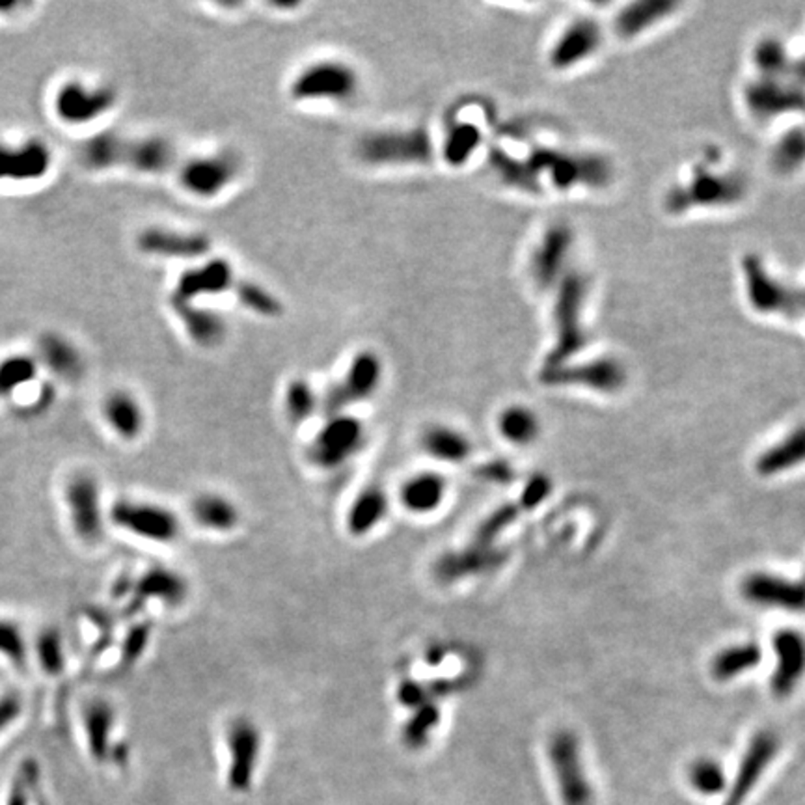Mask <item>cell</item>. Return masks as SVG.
I'll return each mask as SVG.
<instances>
[{
  "label": "cell",
  "instance_id": "cell-1",
  "mask_svg": "<svg viewBox=\"0 0 805 805\" xmlns=\"http://www.w3.org/2000/svg\"><path fill=\"white\" fill-rule=\"evenodd\" d=\"M79 158L90 170L129 168L138 174L158 176L174 168L176 148L167 136H125L105 131L82 142Z\"/></svg>",
  "mask_w": 805,
  "mask_h": 805
},
{
  "label": "cell",
  "instance_id": "cell-2",
  "mask_svg": "<svg viewBox=\"0 0 805 805\" xmlns=\"http://www.w3.org/2000/svg\"><path fill=\"white\" fill-rule=\"evenodd\" d=\"M432 153V138L424 127L372 131L356 144L358 158L372 167L429 165Z\"/></svg>",
  "mask_w": 805,
  "mask_h": 805
},
{
  "label": "cell",
  "instance_id": "cell-3",
  "mask_svg": "<svg viewBox=\"0 0 805 805\" xmlns=\"http://www.w3.org/2000/svg\"><path fill=\"white\" fill-rule=\"evenodd\" d=\"M360 86V75L349 62L325 58L304 65L291 79L289 96L296 103H349Z\"/></svg>",
  "mask_w": 805,
  "mask_h": 805
},
{
  "label": "cell",
  "instance_id": "cell-4",
  "mask_svg": "<svg viewBox=\"0 0 805 805\" xmlns=\"http://www.w3.org/2000/svg\"><path fill=\"white\" fill-rule=\"evenodd\" d=\"M586 282L578 274H567L558 284L554 304L556 347L550 351L544 367L567 364L574 355L584 349L587 341L584 329Z\"/></svg>",
  "mask_w": 805,
  "mask_h": 805
},
{
  "label": "cell",
  "instance_id": "cell-5",
  "mask_svg": "<svg viewBox=\"0 0 805 805\" xmlns=\"http://www.w3.org/2000/svg\"><path fill=\"white\" fill-rule=\"evenodd\" d=\"M110 522L122 532L153 544H172L181 535V520L167 505L122 498L112 503L108 511Z\"/></svg>",
  "mask_w": 805,
  "mask_h": 805
},
{
  "label": "cell",
  "instance_id": "cell-6",
  "mask_svg": "<svg viewBox=\"0 0 805 805\" xmlns=\"http://www.w3.org/2000/svg\"><path fill=\"white\" fill-rule=\"evenodd\" d=\"M365 442V427L353 414H334L319 427L308 446V461L321 470H338L358 455Z\"/></svg>",
  "mask_w": 805,
  "mask_h": 805
},
{
  "label": "cell",
  "instance_id": "cell-7",
  "mask_svg": "<svg viewBox=\"0 0 805 805\" xmlns=\"http://www.w3.org/2000/svg\"><path fill=\"white\" fill-rule=\"evenodd\" d=\"M382 377V358L372 349L358 351L351 358L343 377L330 384L325 396L321 398V407L329 412V416L343 414L349 407L372 399L379 392Z\"/></svg>",
  "mask_w": 805,
  "mask_h": 805
},
{
  "label": "cell",
  "instance_id": "cell-8",
  "mask_svg": "<svg viewBox=\"0 0 805 805\" xmlns=\"http://www.w3.org/2000/svg\"><path fill=\"white\" fill-rule=\"evenodd\" d=\"M241 174V158L232 150H220L187 158L177 170L179 187L187 194L211 200L220 196L237 181Z\"/></svg>",
  "mask_w": 805,
  "mask_h": 805
},
{
  "label": "cell",
  "instance_id": "cell-9",
  "mask_svg": "<svg viewBox=\"0 0 805 805\" xmlns=\"http://www.w3.org/2000/svg\"><path fill=\"white\" fill-rule=\"evenodd\" d=\"M116 90L107 84H90L84 81H65L53 96V110L58 122L82 127L107 116L116 107Z\"/></svg>",
  "mask_w": 805,
  "mask_h": 805
},
{
  "label": "cell",
  "instance_id": "cell-10",
  "mask_svg": "<svg viewBox=\"0 0 805 805\" xmlns=\"http://www.w3.org/2000/svg\"><path fill=\"white\" fill-rule=\"evenodd\" d=\"M64 503L73 534L86 544H94L103 537L105 511L101 487L96 475L75 472L64 483Z\"/></svg>",
  "mask_w": 805,
  "mask_h": 805
},
{
  "label": "cell",
  "instance_id": "cell-11",
  "mask_svg": "<svg viewBox=\"0 0 805 805\" xmlns=\"http://www.w3.org/2000/svg\"><path fill=\"white\" fill-rule=\"evenodd\" d=\"M548 758L563 805H593V787L582 763L578 739L570 731H558L550 739Z\"/></svg>",
  "mask_w": 805,
  "mask_h": 805
},
{
  "label": "cell",
  "instance_id": "cell-12",
  "mask_svg": "<svg viewBox=\"0 0 805 805\" xmlns=\"http://www.w3.org/2000/svg\"><path fill=\"white\" fill-rule=\"evenodd\" d=\"M746 193V183L742 177L732 174H715L699 168L688 183L675 187L668 194V210L688 211L689 207H715L731 205L742 200Z\"/></svg>",
  "mask_w": 805,
  "mask_h": 805
},
{
  "label": "cell",
  "instance_id": "cell-13",
  "mask_svg": "<svg viewBox=\"0 0 805 805\" xmlns=\"http://www.w3.org/2000/svg\"><path fill=\"white\" fill-rule=\"evenodd\" d=\"M746 293L749 304L761 313L794 315L803 308L801 293L787 287L770 274L763 260L757 256L744 258L742 263Z\"/></svg>",
  "mask_w": 805,
  "mask_h": 805
},
{
  "label": "cell",
  "instance_id": "cell-14",
  "mask_svg": "<svg viewBox=\"0 0 805 805\" xmlns=\"http://www.w3.org/2000/svg\"><path fill=\"white\" fill-rule=\"evenodd\" d=\"M541 382L550 386H589L603 394H615L627 382L625 367L613 358H599L584 364H561L543 367Z\"/></svg>",
  "mask_w": 805,
  "mask_h": 805
},
{
  "label": "cell",
  "instance_id": "cell-15",
  "mask_svg": "<svg viewBox=\"0 0 805 805\" xmlns=\"http://www.w3.org/2000/svg\"><path fill=\"white\" fill-rule=\"evenodd\" d=\"M744 99L758 122L805 110V90L784 77H758L746 86Z\"/></svg>",
  "mask_w": 805,
  "mask_h": 805
},
{
  "label": "cell",
  "instance_id": "cell-16",
  "mask_svg": "<svg viewBox=\"0 0 805 805\" xmlns=\"http://www.w3.org/2000/svg\"><path fill=\"white\" fill-rule=\"evenodd\" d=\"M227 784L234 791H246L254 779L260 751H261V732L260 727L246 716H239L229 722L227 732Z\"/></svg>",
  "mask_w": 805,
  "mask_h": 805
},
{
  "label": "cell",
  "instance_id": "cell-17",
  "mask_svg": "<svg viewBox=\"0 0 805 805\" xmlns=\"http://www.w3.org/2000/svg\"><path fill=\"white\" fill-rule=\"evenodd\" d=\"M234 265L226 258H210L205 263L183 270L177 284L172 291L170 303L177 304H196L201 296H217L226 291H232L236 286Z\"/></svg>",
  "mask_w": 805,
  "mask_h": 805
},
{
  "label": "cell",
  "instance_id": "cell-18",
  "mask_svg": "<svg viewBox=\"0 0 805 805\" xmlns=\"http://www.w3.org/2000/svg\"><path fill=\"white\" fill-rule=\"evenodd\" d=\"M53 168V151L39 138L0 141V183L39 181Z\"/></svg>",
  "mask_w": 805,
  "mask_h": 805
},
{
  "label": "cell",
  "instance_id": "cell-19",
  "mask_svg": "<svg viewBox=\"0 0 805 805\" xmlns=\"http://www.w3.org/2000/svg\"><path fill=\"white\" fill-rule=\"evenodd\" d=\"M136 246L153 258L200 260L210 256L211 239L201 232H183V229L151 226L138 236Z\"/></svg>",
  "mask_w": 805,
  "mask_h": 805
},
{
  "label": "cell",
  "instance_id": "cell-20",
  "mask_svg": "<svg viewBox=\"0 0 805 805\" xmlns=\"http://www.w3.org/2000/svg\"><path fill=\"white\" fill-rule=\"evenodd\" d=\"M572 232L567 224H552L541 236L539 244L534 248L530 258V274L537 287L546 289L554 286L563 274L570 248Z\"/></svg>",
  "mask_w": 805,
  "mask_h": 805
},
{
  "label": "cell",
  "instance_id": "cell-21",
  "mask_svg": "<svg viewBox=\"0 0 805 805\" xmlns=\"http://www.w3.org/2000/svg\"><path fill=\"white\" fill-rule=\"evenodd\" d=\"M744 599L757 604L792 613L805 612V584L775 577L770 572H753L742 582Z\"/></svg>",
  "mask_w": 805,
  "mask_h": 805
},
{
  "label": "cell",
  "instance_id": "cell-22",
  "mask_svg": "<svg viewBox=\"0 0 805 805\" xmlns=\"http://www.w3.org/2000/svg\"><path fill=\"white\" fill-rule=\"evenodd\" d=\"M508 554L494 546H481L472 543L468 548L446 552L436 560L432 572L434 578L442 584H455L463 578L477 577L498 569Z\"/></svg>",
  "mask_w": 805,
  "mask_h": 805
},
{
  "label": "cell",
  "instance_id": "cell-23",
  "mask_svg": "<svg viewBox=\"0 0 805 805\" xmlns=\"http://www.w3.org/2000/svg\"><path fill=\"white\" fill-rule=\"evenodd\" d=\"M603 43V30L591 19H577L556 38L548 62L554 69H570L591 58Z\"/></svg>",
  "mask_w": 805,
  "mask_h": 805
},
{
  "label": "cell",
  "instance_id": "cell-24",
  "mask_svg": "<svg viewBox=\"0 0 805 805\" xmlns=\"http://www.w3.org/2000/svg\"><path fill=\"white\" fill-rule=\"evenodd\" d=\"M772 647L777 656V668L770 679L774 696H791L805 675V636L798 630L785 629L774 634Z\"/></svg>",
  "mask_w": 805,
  "mask_h": 805
},
{
  "label": "cell",
  "instance_id": "cell-25",
  "mask_svg": "<svg viewBox=\"0 0 805 805\" xmlns=\"http://www.w3.org/2000/svg\"><path fill=\"white\" fill-rule=\"evenodd\" d=\"M777 751H779V739L772 731H761L755 734L742 757L737 779H734L725 805H742V801L758 784V779L763 777V774L770 766L772 758L777 755Z\"/></svg>",
  "mask_w": 805,
  "mask_h": 805
},
{
  "label": "cell",
  "instance_id": "cell-26",
  "mask_svg": "<svg viewBox=\"0 0 805 805\" xmlns=\"http://www.w3.org/2000/svg\"><path fill=\"white\" fill-rule=\"evenodd\" d=\"M105 425L124 442H134L146 429V410L133 392L124 388L108 392L99 407Z\"/></svg>",
  "mask_w": 805,
  "mask_h": 805
},
{
  "label": "cell",
  "instance_id": "cell-27",
  "mask_svg": "<svg viewBox=\"0 0 805 805\" xmlns=\"http://www.w3.org/2000/svg\"><path fill=\"white\" fill-rule=\"evenodd\" d=\"M39 367L65 382H77L86 370V362L73 339L58 332H45L36 343V355Z\"/></svg>",
  "mask_w": 805,
  "mask_h": 805
},
{
  "label": "cell",
  "instance_id": "cell-28",
  "mask_svg": "<svg viewBox=\"0 0 805 805\" xmlns=\"http://www.w3.org/2000/svg\"><path fill=\"white\" fill-rule=\"evenodd\" d=\"M448 496V481L441 472L422 470L408 475L399 487L401 508L416 517H427L439 511Z\"/></svg>",
  "mask_w": 805,
  "mask_h": 805
},
{
  "label": "cell",
  "instance_id": "cell-29",
  "mask_svg": "<svg viewBox=\"0 0 805 805\" xmlns=\"http://www.w3.org/2000/svg\"><path fill=\"white\" fill-rule=\"evenodd\" d=\"M390 513V498L379 485H367L353 498L345 513V530L362 539L373 534Z\"/></svg>",
  "mask_w": 805,
  "mask_h": 805
},
{
  "label": "cell",
  "instance_id": "cell-30",
  "mask_svg": "<svg viewBox=\"0 0 805 805\" xmlns=\"http://www.w3.org/2000/svg\"><path fill=\"white\" fill-rule=\"evenodd\" d=\"M191 517L205 532L229 534L241 524L239 505L220 492H200L191 501Z\"/></svg>",
  "mask_w": 805,
  "mask_h": 805
},
{
  "label": "cell",
  "instance_id": "cell-31",
  "mask_svg": "<svg viewBox=\"0 0 805 805\" xmlns=\"http://www.w3.org/2000/svg\"><path fill=\"white\" fill-rule=\"evenodd\" d=\"M189 339L201 349H215L226 341L227 321L217 310L200 304L172 306Z\"/></svg>",
  "mask_w": 805,
  "mask_h": 805
},
{
  "label": "cell",
  "instance_id": "cell-32",
  "mask_svg": "<svg viewBox=\"0 0 805 805\" xmlns=\"http://www.w3.org/2000/svg\"><path fill=\"white\" fill-rule=\"evenodd\" d=\"M133 599L158 601L167 606H177L187 599L189 586L179 572L167 567H151L131 584Z\"/></svg>",
  "mask_w": 805,
  "mask_h": 805
},
{
  "label": "cell",
  "instance_id": "cell-33",
  "mask_svg": "<svg viewBox=\"0 0 805 805\" xmlns=\"http://www.w3.org/2000/svg\"><path fill=\"white\" fill-rule=\"evenodd\" d=\"M422 451L432 461L461 465L472 455V442L465 431L448 424H431L420 434Z\"/></svg>",
  "mask_w": 805,
  "mask_h": 805
},
{
  "label": "cell",
  "instance_id": "cell-34",
  "mask_svg": "<svg viewBox=\"0 0 805 805\" xmlns=\"http://www.w3.org/2000/svg\"><path fill=\"white\" fill-rule=\"evenodd\" d=\"M116 722V712L103 698L90 699L82 708V725L88 748L96 758L107 757L110 749V737Z\"/></svg>",
  "mask_w": 805,
  "mask_h": 805
},
{
  "label": "cell",
  "instance_id": "cell-35",
  "mask_svg": "<svg viewBox=\"0 0 805 805\" xmlns=\"http://www.w3.org/2000/svg\"><path fill=\"white\" fill-rule=\"evenodd\" d=\"M675 8H677V4L664 3V0H643V3H632L617 13L615 30L621 38L632 39V38L639 36L641 32H646L647 29L658 25L660 21H664L670 13H673Z\"/></svg>",
  "mask_w": 805,
  "mask_h": 805
},
{
  "label": "cell",
  "instance_id": "cell-36",
  "mask_svg": "<svg viewBox=\"0 0 805 805\" xmlns=\"http://www.w3.org/2000/svg\"><path fill=\"white\" fill-rule=\"evenodd\" d=\"M805 463V425L796 427L784 441L766 450L757 458V472L761 475H775Z\"/></svg>",
  "mask_w": 805,
  "mask_h": 805
},
{
  "label": "cell",
  "instance_id": "cell-37",
  "mask_svg": "<svg viewBox=\"0 0 805 805\" xmlns=\"http://www.w3.org/2000/svg\"><path fill=\"white\" fill-rule=\"evenodd\" d=\"M483 144V131L474 122L457 120L444 136L442 158L453 168L465 167Z\"/></svg>",
  "mask_w": 805,
  "mask_h": 805
},
{
  "label": "cell",
  "instance_id": "cell-38",
  "mask_svg": "<svg viewBox=\"0 0 805 805\" xmlns=\"http://www.w3.org/2000/svg\"><path fill=\"white\" fill-rule=\"evenodd\" d=\"M39 364L34 355L15 353L0 358V401L12 399L22 388L36 382Z\"/></svg>",
  "mask_w": 805,
  "mask_h": 805
},
{
  "label": "cell",
  "instance_id": "cell-39",
  "mask_svg": "<svg viewBox=\"0 0 805 805\" xmlns=\"http://www.w3.org/2000/svg\"><path fill=\"white\" fill-rule=\"evenodd\" d=\"M496 425L501 439L517 446L532 444L541 432V422L535 416V412L522 405H511L503 408Z\"/></svg>",
  "mask_w": 805,
  "mask_h": 805
},
{
  "label": "cell",
  "instance_id": "cell-40",
  "mask_svg": "<svg viewBox=\"0 0 805 805\" xmlns=\"http://www.w3.org/2000/svg\"><path fill=\"white\" fill-rule=\"evenodd\" d=\"M761 658L763 653L757 643H741L720 651L710 664V672L718 681H731L753 670Z\"/></svg>",
  "mask_w": 805,
  "mask_h": 805
},
{
  "label": "cell",
  "instance_id": "cell-41",
  "mask_svg": "<svg viewBox=\"0 0 805 805\" xmlns=\"http://www.w3.org/2000/svg\"><path fill=\"white\" fill-rule=\"evenodd\" d=\"M319 407L321 396L315 392L313 386L306 379L295 377L287 382L284 392V410L291 424L301 425L308 422Z\"/></svg>",
  "mask_w": 805,
  "mask_h": 805
},
{
  "label": "cell",
  "instance_id": "cell-42",
  "mask_svg": "<svg viewBox=\"0 0 805 805\" xmlns=\"http://www.w3.org/2000/svg\"><path fill=\"white\" fill-rule=\"evenodd\" d=\"M237 296V303L243 304L248 312L256 313L260 317H280L284 312V304L280 303V298L276 296L272 291H269L267 287L260 286L258 282L252 280H237L234 289H232Z\"/></svg>",
  "mask_w": 805,
  "mask_h": 805
},
{
  "label": "cell",
  "instance_id": "cell-43",
  "mask_svg": "<svg viewBox=\"0 0 805 805\" xmlns=\"http://www.w3.org/2000/svg\"><path fill=\"white\" fill-rule=\"evenodd\" d=\"M805 165V125L789 129L772 150V167L779 174H792Z\"/></svg>",
  "mask_w": 805,
  "mask_h": 805
},
{
  "label": "cell",
  "instance_id": "cell-44",
  "mask_svg": "<svg viewBox=\"0 0 805 805\" xmlns=\"http://www.w3.org/2000/svg\"><path fill=\"white\" fill-rule=\"evenodd\" d=\"M34 655L43 673L60 677L65 670V643L62 632L55 627L43 629L36 638Z\"/></svg>",
  "mask_w": 805,
  "mask_h": 805
},
{
  "label": "cell",
  "instance_id": "cell-45",
  "mask_svg": "<svg viewBox=\"0 0 805 805\" xmlns=\"http://www.w3.org/2000/svg\"><path fill=\"white\" fill-rule=\"evenodd\" d=\"M0 658L15 670H27L30 647L21 625L13 619L0 617Z\"/></svg>",
  "mask_w": 805,
  "mask_h": 805
},
{
  "label": "cell",
  "instance_id": "cell-46",
  "mask_svg": "<svg viewBox=\"0 0 805 805\" xmlns=\"http://www.w3.org/2000/svg\"><path fill=\"white\" fill-rule=\"evenodd\" d=\"M439 724H441V708L432 701L414 708L412 716L403 725L405 746L410 749L424 748Z\"/></svg>",
  "mask_w": 805,
  "mask_h": 805
},
{
  "label": "cell",
  "instance_id": "cell-47",
  "mask_svg": "<svg viewBox=\"0 0 805 805\" xmlns=\"http://www.w3.org/2000/svg\"><path fill=\"white\" fill-rule=\"evenodd\" d=\"M688 777L692 787L703 796H716L725 791L727 777L722 765L715 758L703 757L689 766Z\"/></svg>",
  "mask_w": 805,
  "mask_h": 805
},
{
  "label": "cell",
  "instance_id": "cell-48",
  "mask_svg": "<svg viewBox=\"0 0 805 805\" xmlns=\"http://www.w3.org/2000/svg\"><path fill=\"white\" fill-rule=\"evenodd\" d=\"M753 62L758 72V77H787L791 67V58L784 45L777 39H765L755 47Z\"/></svg>",
  "mask_w": 805,
  "mask_h": 805
},
{
  "label": "cell",
  "instance_id": "cell-49",
  "mask_svg": "<svg viewBox=\"0 0 805 805\" xmlns=\"http://www.w3.org/2000/svg\"><path fill=\"white\" fill-rule=\"evenodd\" d=\"M518 515H520V508L517 503L501 505V508H498L494 513H491L485 520L481 522V526L475 532L474 543L481 544V546H492L496 537L505 530V527H510L518 518Z\"/></svg>",
  "mask_w": 805,
  "mask_h": 805
},
{
  "label": "cell",
  "instance_id": "cell-50",
  "mask_svg": "<svg viewBox=\"0 0 805 805\" xmlns=\"http://www.w3.org/2000/svg\"><path fill=\"white\" fill-rule=\"evenodd\" d=\"M550 492H552V481L544 474H535L526 483L517 505L520 508V511H532L548 498Z\"/></svg>",
  "mask_w": 805,
  "mask_h": 805
},
{
  "label": "cell",
  "instance_id": "cell-51",
  "mask_svg": "<svg viewBox=\"0 0 805 805\" xmlns=\"http://www.w3.org/2000/svg\"><path fill=\"white\" fill-rule=\"evenodd\" d=\"M25 712V699L15 689L0 694V737L19 722Z\"/></svg>",
  "mask_w": 805,
  "mask_h": 805
},
{
  "label": "cell",
  "instance_id": "cell-52",
  "mask_svg": "<svg viewBox=\"0 0 805 805\" xmlns=\"http://www.w3.org/2000/svg\"><path fill=\"white\" fill-rule=\"evenodd\" d=\"M429 692L431 689L427 686H424L422 682L407 679L398 686V701H399V705L414 710V708H418L431 701Z\"/></svg>",
  "mask_w": 805,
  "mask_h": 805
},
{
  "label": "cell",
  "instance_id": "cell-53",
  "mask_svg": "<svg viewBox=\"0 0 805 805\" xmlns=\"http://www.w3.org/2000/svg\"><path fill=\"white\" fill-rule=\"evenodd\" d=\"M148 639H150V627L148 625L134 627L127 634V638L124 641V658L127 662H136L138 658H141V655L146 651Z\"/></svg>",
  "mask_w": 805,
  "mask_h": 805
},
{
  "label": "cell",
  "instance_id": "cell-54",
  "mask_svg": "<svg viewBox=\"0 0 805 805\" xmlns=\"http://www.w3.org/2000/svg\"><path fill=\"white\" fill-rule=\"evenodd\" d=\"M483 479L489 481H498V483H505L511 481L513 477V468L505 463V461H491L487 465H483L477 472Z\"/></svg>",
  "mask_w": 805,
  "mask_h": 805
},
{
  "label": "cell",
  "instance_id": "cell-55",
  "mask_svg": "<svg viewBox=\"0 0 805 805\" xmlns=\"http://www.w3.org/2000/svg\"><path fill=\"white\" fill-rule=\"evenodd\" d=\"M801 303H803V308H805V291L801 293Z\"/></svg>",
  "mask_w": 805,
  "mask_h": 805
},
{
  "label": "cell",
  "instance_id": "cell-56",
  "mask_svg": "<svg viewBox=\"0 0 805 805\" xmlns=\"http://www.w3.org/2000/svg\"><path fill=\"white\" fill-rule=\"evenodd\" d=\"M801 582H803V584H805V578H803V580H801Z\"/></svg>",
  "mask_w": 805,
  "mask_h": 805
}]
</instances>
